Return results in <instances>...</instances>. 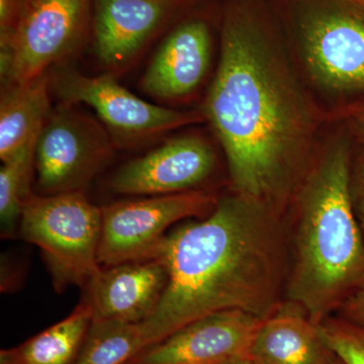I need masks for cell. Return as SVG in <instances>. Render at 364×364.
Here are the masks:
<instances>
[{
    "label": "cell",
    "mask_w": 364,
    "mask_h": 364,
    "mask_svg": "<svg viewBox=\"0 0 364 364\" xmlns=\"http://www.w3.org/2000/svg\"><path fill=\"white\" fill-rule=\"evenodd\" d=\"M202 109L224 150L231 191L284 217L329 124L299 80L268 0H226Z\"/></svg>",
    "instance_id": "obj_1"
},
{
    "label": "cell",
    "mask_w": 364,
    "mask_h": 364,
    "mask_svg": "<svg viewBox=\"0 0 364 364\" xmlns=\"http://www.w3.org/2000/svg\"><path fill=\"white\" fill-rule=\"evenodd\" d=\"M158 256L169 279L154 312L139 323L148 348L210 314L241 310L264 320L284 303L289 269L284 220L233 191L207 217L170 231Z\"/></svg>",
    "instance_id": "obj_2"
},
{
    "label": "cell",
    "mask_w": 364,
    "mask_h": 364,
    "mask_svg": "<svg viewBox=\"0 0 364 364\" xmlns=\"http://www.w3.org/2000/svg\"><path fill=\"white\" fill-rule=\"evenodd\" d=\"M351 136L343 123L326 128L289 208L286 296L315 325L364 284V237L350 193Z\"/></svg>",
    "instance_id": "obj_3"
},
{
    "label": "cell",
    "mask_w": 364,
    "mask_h": 364,
    "mask_svg": "<svg viewBox=\"0 0 364 364\" xmlns=\"http://www.w3.org/2000/svg\"><path fill=\"white\" fill-rule=\"evenodd\" d=\"M291 63L328 124L364 107V0H268Z\"/></svg>",
    "instance_id": "obj_4"
},
{
    "label": "cell",
    "mask_w": 364,
    "mask_h": 364,
    "mask_svg": "<svg viewBox=\"0 0 364 364\" xmlns=\"http://www.w3.org/2000/svg\"><path fill=\"white\" fill-rule=\"evenodd\" d=\"M102 208L77 191L33 193L23 205L18 225L21 239L42 251L53 286L62 293L68 287H87L102 268Z\"/></svg>",
    "instance_id": "obj_5"
},
{
    "label": "cell",
    "mask_w": 364,
    "mask_h": 364,
    "mask_svg": "<svg viewBox=\"0 0 364 364\" xmlns=\"http://www.w3.org/2000/svg\"><path fill=\"white\" fill-rule=\"evenodd\" d=\"M114 144L104 124L62 104L48 114L35 147V172L42 196L83 193L107 166Z\"/></svg>",
    "instance_id": "obj_6"
},
{
    "label": "cell",
    "mask_w": 364,
    "mask_h": 364,
    "mask_svg": "<svg viewBox=\"0 0 364 364\" xmlns=\"http://www.w3.org/2000/svg\"><path fill=\"white\" fill-rule=\"evenodd\" d=\"M51 87L63 104L93 109L116 146L138 145L207 121L203 109L176 111L145 102L119 85L112 74L87 76L59 68L51 75Z\"/></svg>",
    "instance_id": "obj_7"
},
{
    "label": "cell",
    "mask_w": 364,
    "mask_h": 364,
    "mask_svg": "<svg viewBox=\"0 0 364 364\" xmlns=\"http://www.w3.org/2000/svg\"><path fill=\"white\" fill-rule=\"evenodd\" d=\"M220 196L208 189L144 196L102 208L100 267L157 257L169 228L182 220L205 218Z\"/></svg>",
    "instance_id": "obj_8"
},
{
    "label": "cell",
    "mask_w": 364,
    "mask_h": 364,
    "mask_svg": "<svg viewBox=\"0 0 364 364\" xmlns=\"http://www.w3.org/2000/svg\"><path fill=\"white\" fill-rule=\"evenodd\" d=\"M88 0H26L16 30L0 46L2 86L47 73L68 58L85 37Z\"/></svg>",
    "instance_id": "obj_9"
},
{
    "label": "cell",
    "mask_w": 364,
    "mask_h": 364,
    "mask_svg": "<svg viewBox=\"0 0 364 364\" xmlns=\"http://www.w3.org/2000/svg\"><path fill=\"white\" fill-rule=\"evenodd\" d=\"M218 156L205 136L189 133L123 165L111 181L114 193L127 196H167L198 191L214 176Z\"/></svg>",
    "instance_id": "obj_10"
},
{
    "label": "cell",
    "mask_w": 364,
    "mask_h": 364,
    "mask_svg": "<svg viewBox=\"0 0 364 364\" xmlns=\"http://www.w3.org/2000/svg\"><path fill=\"white\" fill-rule=\"evenodd\" d=\"M263 318L241 310L210 314L184 326L127 364H227L249 359Z\"/></svg>",
    "instance_id": "obj_11"
},
{
    "label": "cell",
    "mask_w": 364,
    "mask_h": 364,
    "mask_svg": "<svg viewBox=\"0 0 364 364\" xmlns=\"http://www.w3.org/2000/svg\"><path fill=\"white\" fill-rule=\"evenodd\" d=\"M186 1L95 0V51L107 74L116 76L133 65L148 43Z\"/></svg>",
    "instance_id": "obj_12"
},
{
    "label": "cell",
    "mask_w": 364,
    "mask_h": 364,
    "mask_svg": "<svg viewBox=\"0 0 364 364\" xmlns=\"http://www.w3.org/2000/svg\"><path fill=\"white\" fill-rule=\"evenodd\" d=\"M212 31L208 21H182L162 41L146 68L141 86L161 102H178L195 95L210 73Z\"/></svg>",
    "instance_id": "obj_13"
},
{
    "label": "cell",
    "mask_w": 364,
    "mask_h": 364,
    "mask_svg": "<svg viewBox=\"0 0 364 364\" xmlns=\"http://www.w3.org/2000/svg\"><path fill=\"white\" fill-rule=\"evenodd\" d=\"M168 279L160 256L100 268L85 287L92 321L143 322L156 309Z\"/></svg>",
    "instance_id": "obj_14"
},
{
    "label": "cell",
    "mask_w": 364,
    "mask_h": 364,
    "mask_svg": "<svg viewBox=\"0 0 364 364\" xmlns=\"http://www.w3.org/2000/svg\"><path fill=\"white\" fill-rule=\"evenodd\" d=\"M335 358L318 326L289 301L263 320L249 353L255 364H334Z\"/></svg>",
    "instance_id": "obj_15"
},
{
    "label": "cell",
    "mask_w": 364,
    "mask_h": 364,
    "mask_svg": "<svg viewBox=\"0 0 364 364\" xmlns=\"http://www.w3.org/2000/svg\"><path fill=\"white\" fill-rule=\"evenodd\" d=\"M51 75L44 73L18 85L2 86L0 100V159L14 156L36 140L50 107Z\"/></svg>",
    "instance_id": "obj_16"
},
{
    "label": "cell",
    "mask_w": 364,
    "mask_h": 364,
    "mask_svg": "<svg viewBox=\"0 0 364 364\" xmlns=\"http://www.w3.org/2000/svg\"><path fill=\"white\" fill-rule=\"evenodd\" d=\"M92 322L83 299L73 312L18 346L1 349L0 364H75Z\"/></svg>",
    "instance_id": "obj_17"
},
{
    "label": "cell",
    "mask_w": 364,
    "mask_h": 364,
    "mask_svg": "<svg viewBox=\"0 0 364 364\" xmlns=\"http://www.w3.org/2000/svg\"><path fill=\"white\" fill-rule=\"evenodd\" d=\"M147 348L139 323L92 321L75 364H127Z\"/></svg>",
    "instance_id": "obj_18"
},
{
    "label": "cell",
    "mask_w": 364,
    "mask_h": 364,
    "mask_svg": "<svg viewBox=\"0 0 364 364\" xmlns=\"http://www.w3.org/2000/svg\"><path fill=\"white\" fill-rule=\"evenodd\" d=\"M38 139V138H37ZM37 139L20 152L2 162L0 168V221L4 237L14 235L20 224L21 210L31 193V178L35 171V147Z\"/></svg>",
    "instance_id": "obj_19"
},
{
    "label": "cell",
    "mask_w": 364,
    "mask_h": 364,
    "mask_svg": "<svg viewBox=\"0 0 364 364\" xmlns=\"http://www.w3.org/2000/svg\"><path fill=\"white\" fill-rule=\"evenodd\" d=\"M318 326L325 343L344 364H364V327L330 316Z\"/></svg>",
    "instance_id": "obj_20"
},
{
    "label": "cell",
    "mask_w": 364,
    "mask_h": 364,
    "mask_svg": "<svg viewBox=\"0 0 364 364\" xmlns=\"http://www.w3.org/2000/svg\"><path fill=\"white\" fill-rule=\"evenodd\" d=\"M364 145V144H363ZM352 205L364 237V146L352 158L350 176Z\"/></svg>",
    "instance_id": "obj_21"
},
{
    "label": "cell",
    "mask_w": 364,
    "mask_h": 364,
    "mask_svg": "<svg viewBox=\"0 0 364 364\" xmlns=\"http://www.w3.org/2000/svg\"><path fill=\"white\" fill-rule=\"evenodd\" d=\"M26 4V0H0V46L13 35Z\"/></svg>",
    "instance_id": "obj_22"
},
{
    "label": "cell",
    "mask_w": 364,
    "mask_h": 364,
    "mask_svg": "<svg viewBox=\"0 0 364 364\" xmlns=\"http://www.w3.org/2000/svg\"><path fill=\"white\" fill-rule=\"evenodd\" d=\"M337 312L339 317L364 327V284L345 299Z\"/></svg>",
    "instance_id": "obj_23"
},
{
    "label": "cell",
    "mask_w": 364,
    "mask_h": 364,
    "mask_svg": "<svg viewBox=\"0 0 364 364\" xmlns=\"http://www.w3.org/2000/svg\"><path fill=\"white\" fill-rule=\"evenodd\" d=\"M341 123L347 127L352 136H358L360 142L364 144V107L352 114Z\"/></svg>",
    "instance_id": "obj_24"
},
{
    "label": "cell",
    "mask_w": 364,
    "mask_h": 364,
    "mask_svg": "<svg viewBox=\"0 0 364 364\" xmlns=\"http://www.w3.org/2000/svg\"><path fill=\"white\" fill-rule=\"evenodd\" d=\"M227 364H255L250 360V359H243V360L234 361Z\"/></svg>",
    "instance_id": "obj_25"
},
{
    "label": "cell",
    "mask_w": 364,
    "mask_h": 364,
    "mask_svg": "<svg viewBox=\"0 0 364 364\" xmlns=\"http://www.w3.org/2000/svg\"><path fill=\"white\" fill-rule=\"evenodd\" d=\"M334 364H344L338 358H335Z\"/></svg>",
    "instance_id": "obj_26"
}]
</instances>
